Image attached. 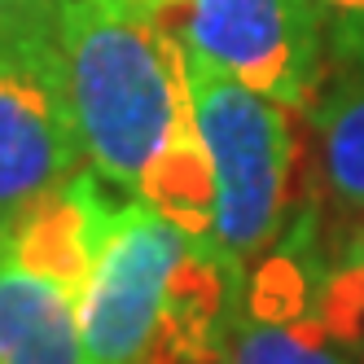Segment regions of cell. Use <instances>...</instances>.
Wrapping results in <instances>:
<instances>
[{"label":"cell","mask_w":364,"mask_h":364,"mask_svg":"<svg viewBox=\"0 0 364 364\" xmlns=\"http://www.w3.org/2000/svg\"><path fill=\"white\" fill-rule=\"evenodd\" d=\"M58 44L88 167L114 193L149 202L206 242L215 193L180 36L114 0H62Z\"/></svg>","instance_id":"6da1fadb"},{"label":"cell","mask_w":364,"mask_h":364,"mask_svg":"<svg viewBox=\"0 0 364 364\" xmlns=\"http://www.w3.org/2000/svg\"><path fill=\"white\" fill-rule=\"evenodd\" d=\"M185 48V44H180ZM193 127L206 149L215 193L211 242L242 272L264 259L285 224L294 176V123L281 101L232 80L228 70L185 48Z\"/></svg>","instance_id":"7a4b0ae2"},{"label":"cell","mask_w":364,"mask_h":364,"mask_svg":"<svg viewBox=\"0 0 364 364\" xmlns=\"http://www.w3.org/2000/svg\"><path fill=\"white\" fill-rule=\"evenodd\" d=\"M84 167L58 22H0V220L9 224Z\"/></svg>","instance_id":"3957f363"},{"label":"cell","mask_w":364,"mask_h":364,"mask_svg":"<svg viewBox=\"0 0 364 364\" xmlns=\"http://www.w3.org/2000/svg\"><path fill=\"white\" fill-rule=\"evenodd\" d=\"M193 237L141 198L114 202L101 232L88 285L80 294V329L88 364H145L159 338L167 299Z\"/></svg>","instance_id":"277c9868"},{"label":"cell","mask_w":364,"mask_h":364,"mask_svg":"<svg viewBox=\"0 0 364 364\" xmlns=\"http://www.w3.org/2000/svg\"><path fill=\"white\" fill-rule=\"evenodd\" d=\"M180 44L285 110L316 106L329 66L316 0H185Z\"/></svg>","instance_id":"5b68a950"},{"label":"cell","mask_w":364,"mask_h":364,"mask_svg":"<svg viewBox=\"0 0 364 364\" xmlns=\"http://www.w3.org/2000/svg\"><path fill=\"white\" fill-rule=\"evenodd\" d=\"M224 364H364V355L325 325L303 259L272 250L259 272L246 277Z\"/></svg>","instance_id":"8992f818"},{"label":"cell","mask_w":364,"mask_h":364,"mask_svg":"<svg viewBox=\"0 0 364 364\" xmlns=\"http://www.w3.org/2000/svg\"><path fill=\"white\" fill-rule=\"evenodd\" d=\"M110 211H114L110 185L92 167H84L62 189L31 202L22 215L9 220V246L5 250L14 259H22L27 268L62 281L66 290L84 294Z\"/></svg>","instance_id":"52a82bcc"},{"label":"cell","mask_w":364,"mask_h":364,"mask_svg":"<svg viewBox=\"0 0 364 364\" xmlns=\"http://www.w3.org/2000/svg\"><path fill=\"white\" fill-rule=\"evenodd\" d=\"M0 364H88L80 294L0 255Z\"/></svg>","instance_id":"ba28073f"},{"label":"cell","mask_w":364,"mask_h":364,"mask_svg":"<svg viewBox=\"0 0 364 364\" xmlns=\"http://www.w3.org/2000/svg\"><path fill=\"white\" fill-rule=\"evenodd\" d=\"M311 123L329 202L351 220H364V62L338 70L333 88H325L311 106Z\"/></svg>","instance_id":"9c48e42d"},{"label":"cell","mask_w":364,"mask_h":364,"mask_svg":"<svg viewBox=\"0 0 364 364\" xmlns=\"http://www.w3.org/2000/svg\"><path fill=\"white\" fill-rule=\"evenodd\" d=\"M316 303H321L325 325L364 355V220L347 237L343 255L329 264L316 290Z\"/></svg>","instance_id":"30bf717a"},{"label":"cell","mask_w":364,"mask_h":364,"mask_svg":"<svg viewBox=\"0 0 364 364\" xmlns=\"http://www.w3.org/2000/svg\"><path fill=\"white\" fill-rule=\"evenodd\" d=\"M325 22V44L333 70H351L364 62V0H316Z\"/></svg>","instance_id":"8fae6325"},{"label":"cell","mask_w":364,"mask_h":364,"mask_svg":"<svg viewBox=\"0 0 364 364\" xmlns=\"http://www.w3.org/2000/svg\"><path fill=\"white\" fill-rule=\"evenodd\" d=\"M62 0H0V22H18V27H40V22H58Z\"/></svg>","instance_id":"7c38bea8"},{"label":"cell","mask_w":364,"mask_h":364,"mask_svg":"<svg viewBox=\"0 0 364 364\" xmlns=\"http://www.w3.org/2000/svg\"><path fill=\"white\" fill-rule=\"evenodd\" d=\"M5 246H9V224L0 220V255H5Z\"/></svg>","instance_id":"4fadbf2b"}]
</instances>
